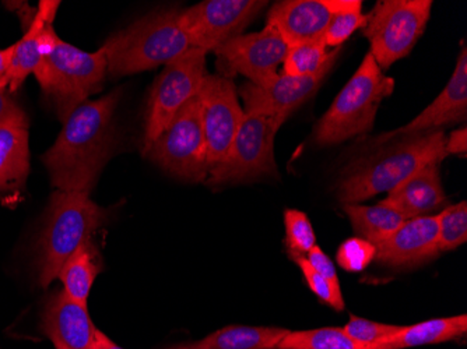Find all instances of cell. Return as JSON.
Listing matches in <instances>:
<instances>
[{
    "mask_svg": "<svg viewBox=\"0 0 467 349\" xmlns=\"http://www.w3.org/2000/svg\"><path fill=\"white\" fill-rule=\"evenodd\" d=\"M198 97L210 170L227 156L245 112L238 102L235 84L227 76L207 75Z\"/></svg>",
    "mask_w": 467,
    "mask_h": 349,
    "instance_id": "cell-12",
    "label": "cell"
},
{
    "mask_svg": "<svg viewBox=\"0 0 467 349\" xmlns=\"http://www.w3.org/2000/svg\"><path fill=\"white\" fill-rule=\"evenodd\" d=\"M180 10L153 13L114 34L101 46L109 73L128 76L171 63L191 49L178 20Z\"/></svg>",
    "mask_w": 467,
    "mask_h": 349,
    "instance_id": "cell-3",
    "label": "cell"
},
{
    "mask_svg": "<svg viewBox=\"0 0 467 349\" xmlns=\"http://www.w3.org/2000/svg\"><path fill=\"white\" fill-rule=\"evenodd\" d=\"M107 73L109 65L101 48L84 52L59 38L34 76L44 94L54 101L57 118L65 122L76 108L101 90Z\"/></svg>",
    "mask_w": 467,
    "mask_h": 349,
    "instance_id": "cell-6",
    "label": "cell"
},
{
    "mask_svg": "<svg viewBox=\"0 0 467 349\" xmlns=\"http://www.w3.org/2000/svg\"><path fill=\"white\" fill-rule=\"evenodd\" d=\"M445 151L448 156H466L467 152V130L466 128H458L451 133L450 138L445 139Z\"/></svg>",
    "mask_w": 467,
    "mask_h": 349,
    "instance_id": "cell-36",
    "label": "cell"
},
{
    "mask_svg": "<svg viewBox=\"0 0 467 349\" xmlns=\"http://www.w3.org/2000/svg\"><path fill=\"white\" fill-rule=\"evenodd\" d=\"M21 122L28 123L25 111L18 107L17 102L9 96V93L0 91V123Z\"/></svg>",
    "mask_w": 467,
    "mask_h": 349,
    "instance_id": "cell-35",
    "label": "cell"
},
{
    "mask_svg": "<svg viewBox=\"0 0 467 349\" xmlns=\"http://www.w3.org/2000/svg\"><path fill=\"white\" fill-rule=\"evenodd\" d=\"M467 117V51L462 49L461 56L456 63L455 72L450 83L443 88L442 93L435 101L429 105L416 119L411 120L403 128H396L393 132L385 133L375 139L369 147L377 149L382 144L389 143L393 139H405L429 133L431 128L461 122Z\"/></svg>",
    "mask_w": 467,
    "mask_h": 349,
    "instance_id": "cell-16",
    "label": "cell"
},
{
    "mask_svg": "<svg viewBox=\"0 0 467 349\" xmlns=\"http://www.w3.org/2000/svg\"><path fill=\"white\" fill-rule=\"evenodd\" d=\"M177 349H185V348H183V346H181V348H177Z\"/></svg>",
    "mask_w": 467,
    "mask_h": 349,
    "instance_id": "cell-39",
    "label": "cell"
},
{
    "mask_svg": "<svg viewBox=\"0 0 467 349\" xmlns=\"http://www.w3.org/2000/svg\"><path fill=\"white\" fill-rule=\"evenodd\" d=\"M285 243L293 259L308 254L317 246V236L306 212L285 210Z\"/></svg>",
    "mask_w": 467,
    "mask_h": 349,
    "instance_id": "cell-29",
    "label": "cell"
},
{
    "mask_svg": "<svg viewBox=\"0 0 467 349\" xmlns=\"http://www.w3.org/2000/svg\"><path fill=\"white\" fill-rule=\"evenodd\" d=\"M357 235L361 239L378 245L384 239L389 238L396 230L401 227L408 218L395 209L384 204L377 206H358V204H345L343 206Z\"/></svg>",
    "mask_w": 467,
    "mask_h": 349,
    "instance_id": "cell-24",
    "label": "cell"
},
{
    "mask_svg": "<svg viewBox=\"0 0 467 349\" xmlns=\"http://www.w3.org/2000/svg\"><path fill=\"white\" fill-rule=\"evenodd\" d=\"M296 263L300 266L304 277H306L308 287L311 288L312 293L321 299L325 303L330 304L336 311H343L345 309V301L343 296H338L337 293L330 287L329 282L322 277L314 267L309 263L308 259L304 256L296 257Z\"/></svg>",
    "mask_w": 467,
    "mask_h": 349,
    "instance_id": "cell-32",
    "label": "cell"
},
{
    "mask_svg": "<svg viewBox=\"0 0 467 349\" xmlns=\"http://www.w3.org/2000/svg\"><path fill=\"white\" fill-rule=\"evenodd\" d=\"M105 210L88 193L57 190L52 194L46 227L38 241V278L48 288L59 277L63 264L101 227Z\"/></svg>",
    "mask_w": 467,
    "mask_h": 349,
    "instance_id": "cell-4",
    "label": "cell"
},
{
    "mask_svg": "<svg viewBox=\"0 0 467 349\" xmlns=\"http://www.w3.org/2000/svg\"><path fill=\"white\" fill-rule=\"evenodd\" d=\"M13 55H15V44L9 48L0 49V91L9 87L7 76H9Z\"/></svg>",
    "mask_w": 467,
    "mask_h": 349,
    "instance_id": "cell-37",
    "label": "cell"
},
{
    "mask_svg": "<svg viewBox=\"0 0 467 349\" xmlns=\"http://www.w3.org/2000/svg\"><path fill=\"white\" fill-rule=\"evenodd\" d=\"M306 259H308L311 266L314 267V269L317 270V272H319V274H321L327 282H329L333 291H335L338 296H343L342 290H340V281H338L335 264H333L329 256H327L319 246H314V248L309 251L308 257H306Z\"/></svg>",
    "mask_w": 467,
    "mask_h": 349,
    "instance_id": "cell-34",
    "label": "cell"
},
{
    "mask_svg": "<svg viewBox=\"0 0 467 349\" xmlns=\"http://www.w3.org/2000/svg\"><path fill=\"white\" fill-rule=\"evenodd\" d=\"M342 329L351 340L368 349L398 333L400 325L385 324V323L371 322L363 317L351 316L350 322Z\"/></svg>",
    "mask_w": 467,
    "mask_h": 349,
    "instance_id": "cell-30",
    "label": "cell"
},
{
    "mask_svg": "<svg viewBox=\"0 0 467 349\" xmlns=\"http://www.w3.org/2000/svg\"><path fill=\"white\" fill-rule=\"evenodd\" d=\"M361 7V0H283L273 5L267 26L279 31L290 48L324 38L333 15Z\"/></svg>",
    "mask_w": 467,
    "mask_h": 349,
    "instance_id": "cell-14",
    "label": "cell"
},
{
    "mask_svg": "<svg viewBox=\"0 0 467 349\" xmlns=\"http://www.w3.org/2000/svg\"><path fill=\"white\" fill-rule=\"evenodd\" d=\"M59 5L60 2H54V0L39 2L38 10L31 21L30 28L20 41L16 42L15 55H13L9 76H7V83L12 93L17 91L26 78L36 72V67L41 62L42 57L38 49L39 34L46 26L54 25Z\"/></svg>",
    "mask_w": 467,
    "mask_h": 349,
    "instance_id": "cell-21",
    "label": "cell"
},
{
    "mask_svg": "<svg viewBox=\"0 0 467 349\" xmlns=\"http://www.w3.org/2000/svg\"><path fill=\"white\" fill-rule=\"evenodd\" d=\"M440 164L432 162L413 173L408 180L388 193V198L380 201L384 206L392 207L405 215L408 220L424 217L429 212L447 203V196L441 185Z\"/></svg>",
    "mask_w": 467,
    "mask_h": 349,
    "instance_id": "cell-19",
    "label": "cell"
},
{
    "mask_svg": "<svg viewBox=\"0 0 467 349\" xmlns=\"http://www.w3.org/2000/svg\"><path fill=\"white\" fill-rule=\"evenodd\" d=\"M120 90L84 102L65 120L54 146L42 156L57 190L90 194L114 149V112Z\"/></svg>",
    "mask_w": 467,
    "mask_h": 349,
    "instance_id": "cell-1",
    "label": "cell"
},
{
    "mask_svg": "<svg viewBox=\"0 0 467 349\" xmlns=\"http://www.w3.org/2000/svg\"><path fill=\"white\" fill-rule=\"evenodd\" d=\"M378 263L413 267L438 256V217L424 215L403 222L389 238L374 246Z\"/></svg>",
    "mask_w": 467,
    "mask_h": 349,
    "instance_id": "cell-17",
    "label": "cell"
},
{
    "mask_svg": "<svg viewBox=\"0 0 467 349\" xmlns=\"http://www.w3.org/2000/svg\"><path fill=\"white\" fill-rule=\"evenodd\" d=\"M88 349H123L114 343L111 338L107 337L101 330L97 329L93 343Z\"/></svg>",
    "mask_w": 467,
    "mask_h": 349,
    "instance_id": "cell-38",
    "label": "cell"
},
{
    "mask_svg": "<svg viewBox=\"0 0 467 349\" xmlns=\"http://www.w3.org/2000/svg\"><path fill=\"white\" fill-rule=\"evenodd\" d=\"M144 154L175 177L192 182L206 180V139L198 96L181 108Z\"/></svg>",
    "mask_w": 467,
    "mask_h": 349,
    "instance_id": "cell-8",
    "label": "cell"
},
{
    "mask_svg": "<svg viewBox=\"0 0 467 349\" xmlns=\"http://www.w3.org/2000/svg\"><path fill=\"white\" fill-rule=\"evenodd\" d=\"M288 46L279 31L267 26L259 33L246 34L225 42L214 54L227 75H243L256 86L272 81L280 63L285 62Z\"/></svg>",
    "mask_w": 467,
    "mask_h": 349,
    "instance_id": "cell-13",
    "label": "cell"
},
{
    "mask_svg": "<svg viewBox=\"0 0 467 349\" xmlns=\"http://www.w3.org/2000/svg\"><path fill=\"white\" fill-rule=\"evenodd\" d=\"M28 172V123H0V190L25 186Z\"/></svg>",
    "mask_w": 467,
    "mask_h": 349,
    "instance_id": "cell-20",
    "label": "cell"
},
{
    "mask_svg": "<svg viewBox=\"0 0 467 349\" xmlns=\"http://www.w3.org/2000/svg\"><path fill=\"white\" fill-rule=\"evenodd\" d=\"M42 332L57 349H88L97 327L88 306L73 301L62 290L47 302L42 314Z\"/></svg>",
    "mask_w": 467,
    "mask_h": 349,
    "instance_id": "cell-18",
    "label": "cell"
},
{
    "mask_svg": "<svg viewBox=\"0 0 467 349\" xmlns=\"http://www.w3.org/2000/svg\"><path fill=\"white\" fill-rule=\"evenodd\" d=\"M206 56L207 52L203 49L191 48L182 56L168 63L157 78L147 104L144 152L161 135L181 108L198 96L204 78L209 75Z\"/></svg>",
    "mask_w": 467,
    "mask_h": 349,
    "instance_id": "cell-10",
    "label": "cell"
},
{
    "mask_svg": "<svg viewBox=\"0 0 467 349\" xmlns=\"http://www.w3.org/2000/svg\"><path fill=\"white\" fill-rule=\"evenodd\" d=\"M275 349H366L351 340L342 327L288 332Z\"/></svg>",
    "mask_w": 467,
    "mask_h": 349,
    "instance_id": "cell-27",
    "label": "cell"
},
{
    "mask_svg": "<svg viewBox=\"0 0 467 349\" xmlns=\"http://www.w3.org/2000/svg\"><path fill=\"white\" fill-rule=\"evenodd\" d=\"M443 132L401 139L389 149H380L374 156L353 164L337 188V199L343 204H356L389 193L403 180L427 165L447 159Z\"/></svg>",
    "mask_w": 467,
    "mask_h": 349,
    "instance_id": "cell-2",
    "label": "cell"
},
{
    "mask_svg": "<svg viewBox=\"0 0 467 349\" xmlns=\"http://www.w3.org/2000/svg\"><path fill=\"white\" fill-rule=\"evenodd\" d=\"M431 0H382L368 15L364 36L380 70L408 56L426 31Z\"/></svg>",
    "mask_w": 467,
    "mask_h": 349,
    "instance_id": "cell-7",
    "label": "cell"
},
{
    "mask_svg": "<svg viewBox=\"0 0 467 349\" xmlns=\"http://www.w3.org/2000/svg\"><path fill=\"white\" fill-rule=\"evenodd\" d=\"M467 332V316L442 317L400 327L398 333L368 349H406L456 340Z\"/></svg>",
    "mask_w": 467,
    "mask_h": 349,
    "instance_id": "cell-22",
    "label": "cell"
},
{
    "mask_svg": "<svg viewBox=\"0 0 467 349\" xmlns=\"http://www.w3.org/2000/svg\"><path fill=\"white\" fill-rule=\"evenodd\" d=\"M368 15L361 12H345L333 15L324 34L325 46L327 48H340L343 42L350 38L354 31L366 27Z\"/></svg>",
    "mask_w": 467,
    "mask_h": 349,
    "instance_id": "cell-31",
    "label": "cell"
},
{
    "mask_svg": "<svg viewBox=\"0 0 467 349\" xmlns=\"http://www.w3.org/2000/svg\"><path fill=\"white\" fill-rule=\"evenodd\" d=\"M290 332L279 327H248L230 325L217 330L198 343L188 344L185 349H275Z\"/></svg>",
    "mask_w": 467,
    "mask_h": 349,
    "instance_id": "cell-23",
    "label": "cell"
},
{
    "mask_svg": "<svg viewBox=\"0 0 467 349\" xmlns=\"http://www.w3.org/2000/svg\"><path fill=\"white\" fill-rule=\"evenodd\" d=\"M438 217V251L459 248L467 241V203L447 207Z\"/></svg>",
    "mask_w": 467,
    "mask_h": 349,
    "instance_id": "cell-28",
    "label": "cell"
},
{
    "mask_svg": "<svg viewBox=\"0 0 467 349\" xmlns=\"http://www.w3.org/2000/svg\"><path fill=\"white\" fill-rule=\"evenodd\" d=\"M375 248L364 239H351L343 243L338 251L337 262L343 269L350 272L363 270L374 259Z\"/></svg>",
    "mask_w": 467,
    "mask_h": 349,
    "instance_id": "cell-33",
    "label": "cell"
},
{
    "mask_svg": "<svg viewBox=\"0 0 467 349\" xmlns=\"http://www.w3.org/2000/svg\"><path fill=\"white\" fill-rule=\"evenodd\" d=\"M330 69L322 70L315 76L296 77L279 73L272 81L256 86L246 83L240 88L241 98L245 104V114L266 115V117L287 119L296 108L311 98Z\"/></svg>",
    "mask_w": 467,
    "mask_h": 349,
    "instance_id": "cell-15",
    "label": "cell"
},
{
    "mask_svg": "<svg viewBox=\"0 0 467 349\" xmlns=\"http://www.w3.org/2000/svg\"><path fill=\"white\" fill-rule=\"evenodd\" d=\"M285 120L245 114L227 156L209 170L210 185L244 182L261 175H275V138Z\"/></svg>",
    "mask_w": 467,
    "mask_h": 349,
    "instance_id": "cell-9",
    "label": "cell"
},
{
    "mask_svg": "<svg viewBox=\"0 0 467 349\" xmlns=\"http://www.w3.org/2000/svg\"><path fill=\"white\" fill-rule=\"evenodd\" d=\"M99 274V263L96 251L91 242H88L67 259L57 278L62 281L63 291L69 298L83 306H88L91 288Z\"/></svg>",
    "mask_w": 467,
    "mask_h": 349,
    "instance_id": "cell-25",
    "label": "cell"
},
{
    "mask_svg": "<svg viewBox=\"0 0 467 349\" xmlns=\"http://www.w3.org/2000/svg\"><path fill=\"white\" fill-rule=\"evenodd\" d=\"M266 6L264 0H206L180 12L178 20L191 48L209 54L240 36Z\"/></svg>",
    "mask_w": 467,
    "mask_h": 349,
    "instance_id": "cell-11",
    "label": "cell"
},
{
    "mask_svg": "<svg viewBox=\"0 0 467 349\" xmlns=\"http://www.w3.org/2000/svg\"><path fill=\"white\" fill-rule=\"evenodd\" d=\"M395 80L379 69L371 54L346 84L317 128L314 139L321 146L342 143L369 132L380 104L393 93Z\"/></svg>",
    "mask_w": 467,
    "mask_h": 349,
    "instance_id": "cell-5",
    "label": "cell"
},
{
    "mask_svg": "<svg viewBox=\"0 0 467 349\" xmlns=\"http://www.w3.org/2000/svg\"><path fill=\"white\" fill-rule=\"evenodd\" d=\"M340 49L342 48L327 51L324 39L290 46L283 62L282 73L296 77H306L317 75L325 69H332Z\"/></svg>",
    "mask_w": 467,
    "mask_h": 349,
    "instance_id": "cell-26",
    "label": "cell"
}]
</instances>
